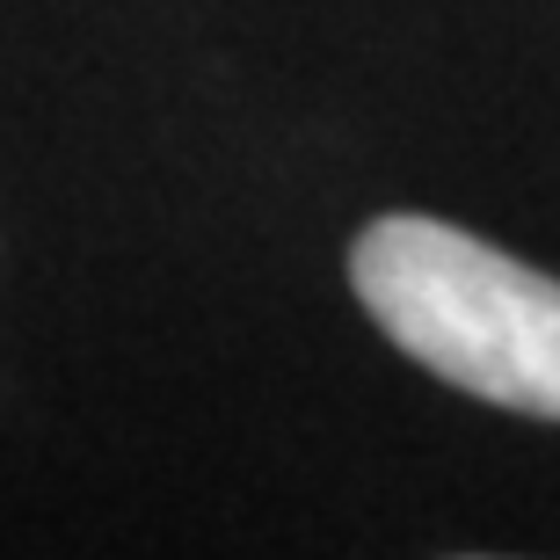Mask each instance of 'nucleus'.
Returning <instances> with one entry per match:
<instances>
[{"label":"nucleus","instance_id":"f257e3e1","mask_svg":"<svg viewBox=\"0 0 560 560\" xmlns=\"http://www.w3.org/2000/svg\"><path fill=\"white\" fill-rule=\"evenodd\" d=\"M350 284L422 372L466 394L560 422V284L444 219H372L350 248Z\"/></svg>","mask_w":560,"mask_h":560}]
</instances>
